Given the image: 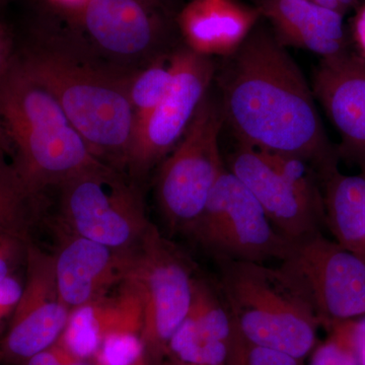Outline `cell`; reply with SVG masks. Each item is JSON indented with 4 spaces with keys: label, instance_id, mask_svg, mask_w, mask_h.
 Returning <instances> with one entry per match:
<instances>
[{
    "label": "cell",
    "instance_id": "1",
    "mask_svg": "<svg viewBox=\"0 0 365 365\" xmlns=\"http://www.w3.org/2000/svg\"><path fill=\"white\" fill-rule=\"evenodd\" d=\"M220 73L223 122L240 144L316 163H337L313 88L270 26H255L225 57Z\"/></svg>",
    "mask_w": 365,
    "mask_h": 365
},
{
    "label": "cell",
    "instance_id": "2",
    "mask_svg": "<svg viewBox=\"0 0 365 365\" xmlns=\"http://www.w3.org/2000/svg\"><path fill=\"white\" fill-rule=\"evenodd\" d=\"M0 121L14 153V169L34 196L104 163L19 59L0 79Z\"/></svg>",
    "mask_w": 365,
    "mask_h": 365
},
{
    "label": "cell",
    "instance_id": "3",
    "mask_svg": "<svg viewBox=\"0 0 365 365\" xmlns=\"http://www.w3.org/2000/svg\"><path fill=\"white\" fill-rule=\"evenodd\" d=\"M220 288L245 339L302 360L314 349L321 324L307 295L282 268L220 260Z\"/></svg>",
    "mask_w": 365,
    "mask_h": 365
},
{
    "label": "cell",
    "instance_id": "4",
    "mask_svg": "<svg viewBox=\"0 0 365 365\" xmlns=\"http://www.w3.org/2000/svg\"><path fill=\"white\" fill-rule=\"evenodd\" d=\"M19 61L31 78L56 98L98 160L126 163L134 130L129 81L79 64L59 53H33Z\"/></svg>",
    "mask_w": 365,
    "mask_h": 365
},
{
    "label": "cell",
    "instance_id": "5",
    "mask_svg": "<svg viewBox=\"0 0 365 365\" xmlns=\"http://www.w3.org/2000/svg\"><path fill=\"white\" fill-rule=\"evenodd\" d=\"M196 278L186 256L150 225L132 251L125 279L140 297L141 339L151 365L168 356L170 338L188 314Z\"/></svg>",
    "mask_w": 365,
    "mask_h": 365
},
{
    "label": "cell",
    "instance_id": "6",
    "mask_svg": "<svg viewBox=\"0 0 365 365\" xmlns=\"http://www.w3.org/2000/svg\"><path fill=\"white\" fill-rule=\"evenodd\" d=\"M222 108L207 93L158 172V205L170 227L190 232L225 168L220 150Z\"/></svg>",
    "mask_w": 365,
    "mask_h": 365
},
{
    "label": "cell",
    "instance_id": "7",
    "mask_svg": "<svg viewBox=\"0 0 365 365\" xmlns=\"http://www.w3.org/2000/svg\"><path fill=\"white\" fill-rule=\"evenodd\" d=\"M59 189L61 215L73 235L129 251L151 225L138 190L109 163L79 173Z\"/></svg>",
    "mask_w": 365,
    "mask_h": 365
},
{
    "label": "cell",
    "instance_id": "8",
    "mask_svg": "<svg viewBox=\"0 0 365 365\" xmlns=\"http://www.w3.org/2000/svg\"><path fill=\"white\" fill-rule=\"evenodd\" d=\"M189 234L220 260L281 262L294 245L274 227L251 191L227 169Z\"/></svg>",
    "mask_w": 365,
    "mask_h": 365
},
{
    "label": "cell",
    "instance_id": "9",
    "mask_svg": "<svg viewBox=\"0 0 365 365\" xmlns=\"http://www.w3.org/2000/svg\"><path fill=\"white\" fill-rule=\"evenodd\" d=\"M280 267L302 288L321 325L331 329L365 316V259L322 232L294 242Z\"/></svg>",
    "mask_w": 365,
    "mask_h": 365
},
{
    "label": "cell",
    "instance_id": "10",
    "mask_svg": "<svg viewBox=\"0 0 365 365\" xmlns=\"http://www.w3.org/2000/svg\"><path fill=\"white\" fill-rule=\"evenodd\" d=\"M172 81L160 104L134 126L126 163L134 175L145 174L181 140L215 76L210 57L191 49L170 57Z\"/></svg>",
    "mask_w": 365,
    "mask_h": 365
},
{
    "label": "cell",
    "instance_id": "11",
    "mask_svg": "<svg viewBox=\"0 0 365 365\" xmlns=\"http://www.w3.org/2000/svg\"><path fill=\"white\" fill-rule=\"evenodd\" d=\"M26 274L20 302L0 339V362L21 365L58 341L71 309L62 300L54 255L26 244Z\"/></svg>",
    "mask_w": 365,
    "mask_h": 365
},
{
    "label": "cell",
    "instance_id": "12",
    "mask_svg": "<svg viewBox=\"0 0 365 365\" xmlns=\"http://www.w3.org/2000/svg\"><path fill=\"white\" fill-rule=\"evenodd\" d=\"M230 170L251 191L274 227L294 242L321 232L325 209L285 181L258 150L240 144L230 158Z\"/></svg>",
    "mask_w": 365,
    "mask_h": 365
},
{
    "label": "cell",
    "instance_id": "13",
    "mask_svg": "<svg viewBox=\"0 0 365 365\" xmlns=\"http://www.w3.org/2000/svg\"><path fill=\"white\" fill-rule=\"evenodd\" d=\"M313 91L339 133L338 155L364 165L365 59L352 51L321 59Z\"/></svg>",
    "mask_w": 365,
    "mask_h": 365
},
{
    "label": "cell",
    "instance_id": "14",
    "mask_svg": "<svg viewBox=\"0 0 365 365\" xmlns=\"http://www.w3.org/2000/svg\"><path fill=\"white\" fill-rule=\"evenodd\" d=\"M132 251H121L73 235L54 255L55 275L62 300L71 307L103 297L123 282Z\"/></svg>",
    "mask_w": 365,
    "mask_h": 365
},
{
    "label": "cell",
    "instance_id": "15",
    "mask_svg": "<svg viewBox=\"0 0 365 365\" xmlns=\"http://www.w3.org/2000/svg\"><path fill=\"white\" fill-rule=\"evenodd\" d=\"M256 9L270 25L276 39L332 58L351 51L343 14L309 0H257Z\"/></svg>",
    "mask_w": 365,
    "mask_h": 365
},
{
    "label": "cell",
    "instance_id": "16",
    "mask_svg": "<svg viewBox=\"0 0 365 365\" xmlns=\"http://www.w3.org/2000/svg\"><path fill=\"white\" fill-rule=\"evenodd\" d=\"M232 331L222 294L197 277L188 314L170 338L168 356L191 364L225 365Z\"/></svg>",
    "mask_w": 365,
    "mask_h": 365
},
{
    "label": "cell",
    "instance_id": "17",
    "mask_svg": "<svg viewBox=\"0 0 365 365\" xmlns=\"http://www.w3.org/2000/svg\"><path fill=\"white\" fill-rule=\"evenodd\" d=\"M109 292L71 309L57 344L81 359H93L107 336L118 332L141 335L143 304L135 288L125 279L115 294Z\"/></svg>",
    "mask_w": 365,
    "mask_h": 365
},
{
    "label": "cell",
    "instance_id": "18",
    "mask_svg": "<svg viewBox=\"0 0 365 365\" xmlns=\"http://www.w3.org/2000/svg\"><path fill=\"white\" fill-rule=\"evenodd\" d=\"M261 20L255 7L234 0H194L182 9L179 25L192 51L227 57L242 44Z\"/></svg>",
    "mask_w": 365,
    "mask_h": 365
},
{
    "label": "cell",
    "instance_id": "19",
    "mask_svg": "<svg viewBox=\"0 0 365 365\" xmlns=\"http://www.w3.org/2000/svg\"><path fill=\"white\" fill-rule=\"evenodd\" d=\"M83 21L91 37L116 56H136L153 47L158 24L137 0H88Z\"/></svg>",
    "mask_w": 365,
    "mask_h": 365
},
{
    "label": "cell",
    "instance_id": "20",
    "mask_svg": "<svg viewBox=\"0 0 365 365\" xmlns=\"http://www.w3.org/2000/svg\"><path fill=\"white\" fill-rule=\"evenodd\" d=\"M359 174L344 175L337 163L319 170L325 222L336 242L362 256L365 249V165Z\"/></svg>",
    "mask_w": 365,
    "mask_h": 365
},
{
    "label": "cell",
    "instance_id": "21",
    "mask_svg": "<svg viewBox=\"0 0 365 365\" xmlns=\"http://www.w3.org/2000/svg\"><path fill=\"white\" fill-rule=\"evenodd\" d=\"M0 150V230L26 237L34 196Z\"/></svg>",
    "mask_w": 365,
    "mask_h": 365
},
{
    "label": "cell",
    "instance_id": "22",
    "mask_svg": "<svg viewBox=\"0 0 365 365\" xmlns=\"http://www.w3.org/2000/svg\"><path fill=\"white\" fill-rule=\"evenodd\" d=\"M172 63L158 59L129 81L128 95L134 112V126L143 121L165 97L172 81Z\"/></svg>",
    "mask_w": 365,
    "mask_h": 365
},
{
    "label": "cell",
    "instance_id": "23",
    "mask_svg": "<svg viewBox=\"0 0 365 365\" xmlns=\"http://www.w3.org/2000/svg\"><path fill=\"white\" fill-rule=\"evenodd\" d=\"M225 365H302V360L250 342L234 325Z\"/></svg>",
    "mask_w": 365,
    "mask_h": 365
},
{
    "label": "cell",
    "instance_id": "24",
    "mask_svg": "<svg viewBox=\"0 0 365 365\" xmlns=\"http://www.w3.org/2000/svg\"><path fill=\"white\" fill-rule=\"evenodd\" d=\"M144 357L140 333L118 332L103 340L93 359L97 365H135Z\"/></svg>",
    "mask_w": 365,
    "mask_h": 365
},
{
    "label": "cell",
    "instance_id": "25",
    "mask_svg": "<svg viewBox=\"0 0 365 365\" xmlns=\"http://www.w3.org/2000/svg\"><path fill=\"white\" fill-rule=\"evenodd\" d=\"M330 330L331 339L349 352L359 365H365V316L337 324Z\"/></svg>",
    "mask_w": 365,
    "mask_h": 365
},
{
    "label": "cell",
    "instance_id": "26",
    "mask_svg": "<svg viewBox=\"0 0 365 365\" xmlns=\"http://www.w3.org/2000/svg\"><path fill=\"white\" fill-rule=\"evenodd\" d=\"M25 239L0 230V280L13 275L21 252L26 247Z\"/></svg>",
    "mask_w": 365,
    "mask_h": 365
},
{
    "label": "cell",
    "instance_id": "27",
    "mask_svg": "<svg viewBox=\"0 0 365 365\" xmlns=\"http://www.w3.org/2000/svg\"><path fill=\"white\" fill-rule=\"evenodd\" d=\"M21 365H97L93 359H81L55 343Z\"/></svg>",
    "mask_w": 365,
    "mask_h": 365
},
{
    "label": "cell",
    "instance_id": "28",
    "mask_svg": "<svg viewBox=\"0 0 365 365\" xmlns=\"http://www.w3.org/2000/svg\"><path fill=\"white\" fill-rule=\"evenodd\" d=\"M23 289V283L14 274L0 280V325L4 319L13 316Z\"/></svg>",
    "mask_w": 365,
    "mask_h": 365
},
{
    "label": "cell",
    "instance_id": "29",
    "mask_svg": "<svg viewBox=\"0 0 365 365\" xmlns=\"http://www.w3.org/2000/svg\"><path fill=\"white\" fill-rule=\"evenodd\" d=\"M311 365H359L349 352L330 339L314 353Z\"/></svg>",
    "mask_w": 365,
    "mask_h": 365
},
{
    "label": "cell",
    "instance_id": "30",
    "mask_svg": "<svg viewBox=\"0 0 365 365\" xmlns=\"http://www.w3.org/2000/svg\"><path fill=\"white\" fill-rule=\"evenodd\" d=\"M353 16L350 39L356 48V54L365 59V4L359 7Z\"/></svg>",
    "mask_w": 365,
    "mask_h": 365
},
{
    "label": "cell",
    "instance_id": "31",
    "mask_svg": "<svg viewBox=\"0 0 365 365\" xmlns=\"http://www.w3.org/2000/svg\"><path fill=\"white\" fill-rule=\"evenodd\" d=\"M14 61L16 58L13 55L11 40L6 33L0 28V79L9 72Z\"/></svg>",
    "mask_w": 365,
    "mask_h": 365
},
{
    "label": "cell",
    "instance_id": "32",
    "mask_svg": "<svg viewBox=\"0 0 365 365\" xmlns=\"http://www.w3.org/2000/svg\"><path fill=\"white\" fill-rule=\"evenodd\" d=\"M327 9H333L343 16L356 11L360 6H364L365 0H309Z\"/></svg>",
    "mask_w": 365,
    "mask_h": 365
},
{
    "label": "cell",
    "instance_id": "33",
    "mask_svg": "<svg viewBox=\"0 0 365 365\" xmlns=\"http://www.w3.org/2000/svg\"><path fill=\"white\" fill-rule=\"evenodd\" d=\"M0 150H4V153H11V146H9V140H7L1 121H0Z\"/></svg>",
    "mask_w": 365,
    "mask_h": 365
},
{
    "label": "cell",
    "instance_id": "34",
    "mask_svg": "<svg viewBox=\"0 0 365 365\" xmlns=\"http://www.w3.org/2000/svg\"><path fill=\"white\" fill-rule=\"evenodd\" d=\"M55 1L58 2V4H63V6H66L83 7V6H85L86 2L88 1V0H55Z\"/></svg>",
    "mask_w": 365,
    "mask_h": 365
},
{
    "label": "cell",
    "instance_id": "35",
    "mask_svg": "<svg viewBox=\"0 0 365 365\" xmlns=\"http://www.w3.org/2000/svg\"><path fill=\"white\" fill-rule=\"evenodd\" d=\"M158 365H196L187 364V362L181 361V360L173 359V357L168 356L165 357V359L163 360Z\"/></svg>",
    "mask_w": 365,
    "mask_h": 365
},
{
    "label": "cell",
    "instance_id": "36",
    "mask_svg": "<svg viewBox=\"0 0 365 365\" xmlns=\"http://www.w3.org/2000/svg\"><path fill=\"white\" fill-rule=\"evenodd\" d=\"M135 365H151V364L145 356L144 359H141L140 361L137 362Z\"/></svg>",
    "mask_w": 365,
    "mask_h": 365
},
{
    "label": "cell",
    "instance_id": "37",
    "mask_svg": "<svg viewBox=\"0 0 365 365\" xmlns=\"http://www.w3.org/2000/svg\"><path fill=\"white\" fill-rule=\"evenodd\" d=\"M361 257H364V258L365 259V249H364V253H362V256Z\"/></svg>",
    "mask_w": 365,
    "mask_h": 365
}]
</instances>
